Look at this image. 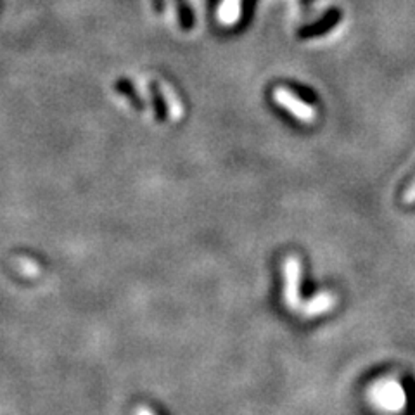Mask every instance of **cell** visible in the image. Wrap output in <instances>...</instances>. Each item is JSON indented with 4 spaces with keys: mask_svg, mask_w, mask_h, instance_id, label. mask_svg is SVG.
I'll use <instances>...</instances> for the list:
<instances>
[{
    "mask_svg": "<svg viewBox=\"0 0 415 415\" xmlns=\"http://www.w3.org/2000/svg\"><path fill=\"white\" fill-rule=\"evenodd\" d=\"M137 415H154V414H152V412L149 410V408L142 407V408H138V410H137Z\"/></svg>",
    "mask_w": 415,
    "mask_h": 415,
    "instance_id": "cell-11",
    "label": "cell"
},
{
    "mask_svg": "<svg viewBox=\"0 0 415 415\" xmlns=\"http://www.w3.org/2000/svg\"><path fill=\"white\" fill-rule=\"evenodd\" d=\"M273 99H275L280 106L286 107L289 113H293L294 116L299 118V120L311 121L315 118V111L311 109L306 102L296 99V95H294L293 92H289L287 89H282V86L277 89L275 92H273Z\"/></svg>",
    "mask_w": 415,
    "mask_h": 415,
    "instance_id": "cell-2",
    "label": "cell"
},
{
    "mask_svg": "<svg viewBox=\"0 0 415 415\" xmlns=\"http://www.w3.org/2000/svg\"><path fill=\"white\" fill-rule=\"evenodd\" d=\"M23 268L26 270V272H31V273H37V268H35L33 265H30V261H23Z\"/></svg>",
    "mask_w": 415,
    "mask_h": 415,
    "instance_id": "cell-10",
    "label": "cell"
},
{
    "mask_svg": "<svg viewBox=\"0 0 415 415\" xmlns=\"http://www.w3.org/2000/svg\"><path fill=\"white\" fill-rule=\"evenodd\" d=\"M403 203L405 204H415V182L408 187V190L405 192L403 196Z\"/></svg>",
    "mask_w": 415,
    "mask_h": 415,
    "instance_id": "cell-9",
    "label": "cell"
},
{
    "mask_svg": "<svg viewBox=\"0 0 415 415\" xmlns=\"http://www.w3.org/2000/svg\"><path fill=\"white\" fill-rule=\"evenodd\" d=\"M114 90H116L118 93H121L123 97H127L128 102H130L135 109L142 111L145 107L144 100L140 99V95L137 93V90H135L133 83H131L130 80H127V78L116 80V83H114Z\"/></svg>",
    "mask_w": 415,
    "mask_h": 415,
    "instance_id": "cell-5",
    "label": "cell"
},
{
    "mask_svg": "<svg viewBox=\"0 0 415 415\" xmlns=\"http://www.w3.org/2000/svg\"><path fill=\"white\" fill-rule=\"evenodd\" d=\"M218 14H220V19L223 24H227V26L235 24L241 17V0H225Z\"/></svg>",
    "mask_w": 415,
    "mask_h": 415,
    "instance_id": "cell-7",
    "label": "cell"
},
{
    "mask_svg": "<svg viewBox=\"0 0 415 415\" xmlns=\"http://www.w3.org/2000/svg\"><path fill=\"white\" fill-rule=\"evenodd\" d=\"M175 2H176V12H178L180 24H182L183 30H190V26H192L194 23V14L190 12V9L185 6L183 0H175Z\"/></svg>",
    "mask_w": 415,
    "mask_h": 415,
    "instance_id": "cell-8",
    "label": "cell"
},
{
    "mask_svg": "<svg viewBox=\"0 0 415 415\" xmlns=\"http://www.w3.org/2000/svg\"><path fill=\"white\" fill-rule=\"evenodd\" d=\"M339 19H341V14H339L338 9L329 10L318 23L310 24V26H304L303 30H299V38H313L318 37V35L327 33L329 30H332L339 23Z\"/></svg>",
    "mask_w": 415,
    "mask_h": 415,
    "instance_id": "cell-4",
    "label": "cell"
},
{
    "mask_svg": "<svg viewBox=\"0 0 415 415\" xmlns=\"http://www.w3.org/2000/svg\"><path fill=\"white\" fill-rule=\"evenodd\" d=\"M284 277H286V286H284V299L290 310H299V282H301V263L296 256H287L284 263Z\"/></svg>",
    "mask_w": 415,
    "mask_h": 415,
    "instance_id": "cell-1",
    "label": "cell"
},
{
    "mask_svg": "<svg viewBox=\"0 0 415 415\" xmlns=\"http://www.w3.org/2000/svg\"><path fill=\"white\" fill-rule=\"evenodd\" d=\"M149 92H151V99H152V109H154L156 120L158 121H165L168 113H166V99L163 97L161 90H159L158 83L151 82L149 83Z\"/></svg>",
    "mask_w": 415,
    "mask_h": 415,
    "instance_id": "cell-6",
    "label": "cell"
},
{
    "mask_svg": "<svg viewBox=\"0 0 415 415\" xmlns=\"http://www.w3.org/2000/svg\"><path fill=\"white\" fill-rule=\"evenodd\" d=\"M335 296L331 293H322L318 296H315L313 299H310L308 303H303L299 306V313L303 317H315V315H322L325 311H329L331 308H334Z\"/></svg>",
    "mask_w": 415,
    "mask_h": 415,
    "instance_id": "cell-3",
    "label": "cell"
}]
</instances>
